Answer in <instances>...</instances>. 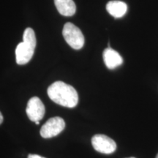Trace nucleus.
I'll return each instance as SVG.
<instances>
[{"instance_id": "8", "label": "nucleus", "mask_w": 158, "mask_h": 158, "mask_svg": "<svg viewBox=\"0 0 158 158\" xmlns=\"http://www.w3.org/2000/svg\"><path fill=\"white\" fill-rule=\"evenodd\" d=\"M106 10L108 13L114 18H121L126 14L127 10V4L124 2L114 0L106 5Z\"/></svg>"}, {"instance_id": "2", "label": "nucleus", "mask_w": 158, "mask_h": 158, "mask_svg": "<svg viewBox=\"0 0 158 158\" xmlns=\"http://www.w3.org/2000/svg\"><path fill=\"white\" fill-rule=\"evenodd\" d=\"M36 36L31 28L25 29L23 35V42L20 43L15 49V58L18 64H27L31 60L36 47Z\"/></svg>"}, {"instance_id": "3", "label": "nucleus", "mask_w": 158, "mask_h": 158, "mask_svg": "<svg viewBox=\"0 0 158 158\" xmlns=\"http://www.w3.org/2000/svg\"><path fill=\"white\" fill-rule=\"evenodd\" d=\"M63 37L71 48L78 50L84 45V37L82 31L73 23L68 22L64 26L62 30Z\"/></svg>"}, {"instance_id": "9", "label": "nucleus", "mask_w": 158, "mask_h": 158, "mask_svg": "<svg viewBox=\"0 0 158 158\" xmlns=\"http://www.w3.org/2000/svg\"><path fill=\"white\" fill-rule=\"evenodd\" d=\"M57 10L64 16H72L76 13V4L73 0H54Z\"/></svg>"}, {"instance_id": "10", "label": "nucleus", "mask_w": 158, "mask_h": 158, "mask_svg": "<svg viewBox=\"0 0 158 158\" xmlns=\"http://www.w3.org/2000/svg\"><path fill=\"white\" fill-rule=\"evenodd\" d=\"M28 158H45L38 155H29Z\"/></svg>"}, {"instance_id": "14", "label": "nucleus", "mask_w": 158, "mask_h": 158, "mask_svg": "<svg viewBox=\"0 0 158 158\" xmlns=\"http://www.w3.org/2000/svg\"><path fill=\"white\" fill-rule=\"evenodd\" d=\"M128 158H135V157H128Z\"/></svg>"}, {"instance_id": "12", "label": "nucleus", "mask_w": 158, "mask_h": 158, "mask_svg": "<svg viewBox=\"0 0 158 158\" xmlns=\"http://www.w3.org/2000/svg\"><path fill=\"white\" fill-rule=\"evenodd\" d=\"M35 124H40V122H35Z\"/></svg>"}, {"instance_id": "1", "label": "nucleus", "mask_w": 158, "mask_h": 158, "mask_svg": "<svg viewBox=\"0 0 158 158\" xmlns=\"http://www.w3.org/2000/svg\"><path fill=\"white\" fill-rule=\"evenodd\" d=\"M48 95L52 101L67 108L76 107L78 102V92L70 85L56 81L48 88Z\"/></svg>"}, {"instance_id": "11", "label": "nucleus", "mask_w": 158, "mask_h": 158, "mask_svg": "<svg viewBox=\"0 0 158 158\" xmlns=\"http://www.w3.org/2000/svg\"><path fill=\"white\" fill-rule=\"evenodd\" d=\"M2 122H3V116L1 112H0V124L2 123Z\"/></svg>"}, {"instance_id": "6", "label": "nucleus", "mask_w": 158, "mask_h": 158, "mask_svg": "<svg viewBox=\"0 0 158 158\" xmlns=\"http://www.w3.org/2000/svg\"><path fill=\"white\" fill-rule=\"evenodd\" d=\"M26 112L31 122H40L45 115V106L39 98L33 97L27 103Z\"/></svg>"}, {"instance_id": "4", "label": "nucleus", "mask_w": 158, "mask_h": 158, "mask_svg": "<svg viewBox=\"0 0 158 158\" xmlns=\"http://www.w3.org/2000/svg\"><path fill=\"white\" fill-rule=\"evenodd\" d=\"M65 127V122L59 116L52 117L43 124L40 129V135L44 138H53L59 135Z\"/></svg>"}, {"instance_id": "7", "label": "nucleus", "mask_w": 158, "mask_h": 158, "mask_svg": "<svg viewBox=\"0 0 158 158\" xmlns=\"http://www.w3.org/2000/svg\"><path fill=\"white\" fill-rule=\"evenodd\" d=\"M103 60L106 67L110 70L116 68L123 63V59L121 55L111 48L105 49L103 51Z\"/></svg>"}, {"instance_id": "13", "label": "nucleus", "mask_w": 158, "mask_h": 158, "mask_svg": "<svg viewBox=\"0 0 158 158\" xmlns=\"http://www.w3.org/2000/svg\"><path fill=\"white\" fill-rule=\"evenodd\" d=\"M156 158H158V155H157V157H156Z\"/></svg>"}, {"instance_id": "5", "label": "nucleus", "mask_w": 158, "mask_h": 158, "mask_svg": "<svg viewBox=\"0 0 158 158\" xmlns=\"http://www.w3.org/2000/svg\"><path fill=\"white\" fill-rule=\"evenodd\" d=\"M94 149L102 154H112L116 151V143L113 139L102 134H97L92 138Z\"/></svg>"}]
</instances>
